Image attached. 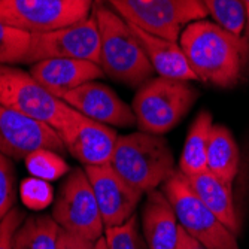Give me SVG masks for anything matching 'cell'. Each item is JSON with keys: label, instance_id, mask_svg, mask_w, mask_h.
Segmentation results:
<instances>
[{"label": "cell", "instance_id": "obj_1", "mask_svg": "<svg viewBox=\"0 0 249 249\" xmlns=\"http://www.w3.org/2000/svg\"><path fill=\"white\" fill-rule=\"evenodd\" d=\"M179 45L198 81L221 88H233L249 60V48L243 37L206 18L185 26Z\"/></svg>", "mask_w": 249, "mask_h": 249}, {"label": "cell", "instance_id": "obj_2", "mask_svg": "<svg viewBox=\"0 0 249 249\" xmlns=\"http://www.w3.org/2000/svg\"><path fill=\"white\" fill-rule=\"evenodd\" d=\"M100 32L99 66L106 76L131 88L149 81L155 71L128 22L106 5H94Z\"/></svg>", "mask_w": 249, "mask_h": 249}, {"label": "cell", "instance_id": "obj_3", "mask_svg": "<svg viewBox=\"0 0 249 249\" xmlns=\"http://www.w3.org/2000/svg\"><path fill=\"white\" fill-rule=\"evenodd\" d=\"M110 166L142 194L161 187L176 172L167 141L161 134L141 130L118 136Z\"/></svg>", "mask_w": 249, "mask_h": 249}, {"label": "cell", "instance_id": "obj_4", "mask_svg": "<svg viewBox=\"0 0 249 249\" xmlns=\"http://www.w3.org/2000/svg\"><path fill=\"white\" fill-rule=\"evenodd\" d=\"M197 97L188 81L151 78L138 88L131 103L136 125L141 131L163 136L184 120Z\"/></svg>", "mask_w": 249, "mask_h": 249}, {"label": "cell", "instance_id": "obj_5", "mask_svg": "<svg viewBox=\"0 0 249 249\" xmlns=\"http://www.w3.org/2000/svg\"><path fill=\"white\" fill-rule=\"evenodd\" d=\"M179 225L208 249H240L237 237L203 203L190 185L188 178L176 170L161 185Z\"/></svg>", "mask_w": 249, "mask_h": 249}, {"label": "cell", "instance_id": "obj_6", "mask_svg": "<svg viewBox=\"0 0 249 249\" xmlns=\"http://www.w3.org/2000/svg\"><path fill=\"white\" fill-rule=\"evenodd\" d=\"M94 5H106L130 24L170 40H178L190 22L209 17L203 0H94Z\"/></svg>", "mask_w": 249, "mask_h": 249}, {"label": "cell", "instance_id": "obj_7", "mask_svg": "<svg viewBox=\"0 0 249 249\" xmlns=\"http://www.w3.org/2000/svg\"><path fill=\"white\" fill-rule=\"evenodd\" d=\"M0 103L58 130L69 118L72 106L51 94L29 72L0 64Z\"/></svg>", "mask_w": 249, "mask_h": 249}, {"label": "cell", "instance_id": "obj_8", "mask_svg": "<svg viewBox=\"0 0 249 249\" xmlns=\"http://www.w3.org/2000/svg\"><path fill=\"white\" fill-rule=\"evenodd\" d=\"M94 0H0V21L29 33L73 26L91 15Z\"/></svg>", "mask_w": 249, "mask_h": 249}, {"label": "cell", "instance_id": "obj_9", "mask_svg": "<svg viewBox=\"0 0 249 249\" xmlns=\"http://www.w3.org/2000/svg\"><path fill=\"white\" fill-rule=\"evenodd\" d=\"M60 229L97 242L105 234V224L94 191L82 169H72L55 198L53 215Z\"/></svg>", "mask_w": 249, "mask_h": 249}, {"label": "cell", "instance_id": "obj_10", "mask_svg": "<svg viewBox=\"0 0 249 249\" xmlns=\"http://www.w3.org/2000/svg\"><path fill=\"white\" fill-rule=\"evenodd\" d=\"M48 58H75L100 61V32L93 11L87 19L58 30L33 33L24 64Z\"/></svg>", "mask_w": 249, "mask_h": 249}, {"label": "cell", "instance_id": "obj_11", "mask_svg": "<svg viewBox=\"0 0 249 249\" xmlns=\"http://www.w3.org/2000/svg\"><path fill=\"white\" fill-rule=\"evenodd\" d=\"M37 149L63 152L64 143L55 128L0 103V152L24 160Z\"/></svg>", "mask_w": 249, "mask_h": 249}, {"label": "cell", "instance_id": "obj_12", "mask_svg": "<svg viewBox=\"0 0 249 249\" xmlns=\"http://www.w3.org/2000/svg\"><path fill=\"white\" fill-rule=\"evenodd\" d=\"M58 134L64 148L84 166L110 164L118 141L114 127L89 120L73 107Z\"/></svg>", "mask_w": 249, "mask_h": 249}, {"label": "cell", "instance_id": "obj_13", "mask_svg": "<svg viewBox=\"0 0 249 249\" xmlns=\"http://www.w3.org/2000/svg\"><path fill=\"white\" fill-rule=\"evenodd\" d=\"M84 170L94 191L105 230L121 225L136 215L143 194L131 187L114 167L110 164L85 166Z\"/></svg>", "mask_w": 249, "mask_h": 249}, {"label": "cell", "instance_id": "obj_14", "mask_svg": "<svg viewBox=\"0 0 249 249\" xmlns=\"http://www.w3.org/2000/svg\"><path fill=\"white\" fill-rule=\"evenodd\" d=\"M61 100L87 118L105 125L118 128L136 125V117L131 106L105 84L96 81L82 84L66 93Z\"/></svg>", "mask_w": 249, "mask_h": 249}, {"label": "cell", "instance_id": "obj_15", "mask_svg": "<svg viewBox=\"0 0 249 249\" xmlns=\"http://www.w3.org/2000/svg\"><path fill=\"white\" fill-rule=\"evenodd\" d=\"M42 87L60 99L82 84L96 81L105 73L97 63L75 58H48L32 64L29 72Z\"/></svg>", "mask_w": 249, "mask_h": 249}, {"label": "cell", "instance_id": "obj_16", "mask_svg": "<svg viewBox=\"0 0 249 249\" xmlns=\"http://www.w3.org/2000/svg\"><path fill=\"white\" fill-rule=\"evenodd\" d=\"M142 234L148 249H176L179 222L161 190L146 194L142 208Z\"/></svg>", "mask_w": 249, "mask_h": 249}, {"label": "cell", "instance_id": "obj_17", "mask_svg": "<svg viewBox=\"0 0 249 249\" xmlns=\"http://www.w3.org/2000/svg\"><path fill=\"white\" fill-rule=\"evenodd\" d=\"M130 27L142 43V47L158 76L188 82L198 81L178 40H170L161 36L152 35L133 24H130Z\"/></svg>", "mask_w": 249, "mask_h": 249}, {"label": "cell", "instance_id": "obj_18", "mask_svg": "<svg viewBox=\"0 0 249 249\" xmlns=\"http://www.w3.org/2000/svg\"><path fill=\"white\" fill-rule=\"evenodd\" d=\"M188 180L198 198L219 218L225 227L237 234L240 230V224L233 201L231 187L224 184L219 178H216L209 170L190 176Z\"/></svg>", "mask_w": 249, "mask_h": 249}, {"label": "cell", "instance_id": "obj_19", "mask_svg": "<svg viewBox=\"0 0 249 249\" xmlns=\"http://www.w3.org/2000/svg\"><path fill=\"white\" fill-rule=\"evenodd\" d=\"M239 164L240 152L233 133L224 124H213L208 143V170L231 187Z\"/></svg>", "mask_w": 249, "mask_h": 249}, {"label": "cell", "instance_id": "obj_20", "mask_svg": "<svg viewBox=\"0 0 249 249\" xmlns=\"http://www.w3.org/2000/svg\"><path fill=\"white\" fill-rule=\"evenodd\" d=\"M212 127L213 118L209 110H200L191 123L178 169L187 178L208 170V143Z\"/></svg>", "mask_w": 249, "mask_h": 249}, {"label": "cell", "instance_id": "obj_21", "mask_svg": "<svg viewBox=\"0 0 249 249\" xmlns=\"http://www.w3.org/2000/svg\"><path fill=\"white\" fill-rule=\"evenodd\" d=\"M60 225L53 216H30L15 234L14 249H57Z\"/></svg>", "mask_w": 249, "mask_h": 249}, {"label": "cell", "instance_id": "obj_22", "mask_svg": "<svg viewBox=\"0 0 249 249\" xmlns=\"http://www.w3.org/2000/svg\"><path fill=\"white\" fill-rule=\"evenodd\" d=\"M208 15L222 29L243 37L248 22L245 0H203Z\"/></svg>", "mask_w": 249, "mask_h": 249}, {"label": "cell", "instance_id": "obj_23", "mask_svg": "<svg viewBox=\"0 0 249 249\" xmlns=\"http://www.w3.org/2000/svg\"><path fill=\"white\" fill-rule=\"evenodd\" d=\"M32 33L0 21V64L24 63L30 48Z\"/></svg>", "mask_w": 249, "mask_h": 249}, {"label": "cell", "instance_id": "obj_24", "mask_svg": "<svg viewBox=\"0 0 249 249\" xmlns=\"http://www.w3.org/2000/svg\"><path fill=\"white\" fill-rule=\"evenodd\" d=\"M26 167L32 176L43 180H58L71 172L60 152L53 149H37L24 158Z\"/></svg>", "mask_w": 249, "mask_h": 249}, {"label": "cell", "instance_id": "obj_25", "mask_svg": "<svg viewBox=\"0 0 249 249\" xmlns=\"http://www.w3.org/2000/svg\"><path fill=\"white\" fill-rule=\"evenodd\" d=\"M107 249H148L143 234H141L138 216L133 215L127 222L105 230Z\"/></svg>", "mask_w": 249, "mask_h": 249}, {"label": "cell", "instance_id": "obj_26", "mask_svg": "<svg viewBox=\"0 0 249 249\" xmlns=\"http://www.w3.org/2000/svg\"><path fill=\"white\" fill-rule=\"evenodd\" d=\"M21 201L27 209L42 211L47 209L54 201V190L48 180H43L35 176H30L21 182L19 187Z\"/></svg>", "mask_w": 249, "mask_h": 249}, {"label": "cell", "instance_id": "obj_27", "mask_svg": "<svg viewBox=\"0 0 249 249\" xmlns=\"http://www.w3.org/2000/svg\"><path fill=\"white\" fill-rule=\"evenodd\" d=\"M15 176L9 158L0 152V221L14 208Z\"/></svg>", "mask_w": 249, "mask_h": 249}, {"label": "cell", "instance_id": "obj_28", "mask_svg": "<svg viewBox=\"0 0 249 249\" xmlns=\"http://www.w3.org/2000/svg\"><path fill=\"white\" fill-rule=\"evenodd\" d=\"M22 222H24V213L17 208H12L0 221V249H14L15 234Z\"/></svg>", "mask_w": 249, "mask_h": 249}, {"label": "cell", "instance_id": "obj_29", "mask_svg": "<svg viewBox=\"0 0 249 249\" xmlns=\"http://www.w3.org/2000/svg\"><path fill=\"white\" fill-rule=\"evenodd\" d=\"M57 249H96V242L60 229Z\"/></svg>", "mask_w": 249, "mask_h": 249}, {"label": "cell", "instance_id": "obj_30", "mask_svg": "<svg viewBox=\"0 0 249 249\" xmlns=\"http://www.w3.org/2000/svg\"><path fill=\"white\" fill-rule=\"evenodd\" d=\"M176 249H208L203 246L200 242H197L194 237H191L182 227L179 225V239H178V246Z\"/></svg>", "mask_w": 249, "mask_h": 249}, {"label": "cell", "instance_id": "obj_31", "mask_svg": "<svg viewBox=\"0 0 249 249\" xmlns=\"http://www.w3.org/2000/svg\"><path fill=\"white\" fill-rule=\"evenodd\" d=\"M245 2H246V11H248V22H246V30L243 35V40L246 42L248 48H249V0H245Z\"/></svg>", "mask_w": 249, "mask_h": 249}, {"label": "cell", "instance_id": "obj_32", "mask_svg": "<svg viewBox=\"0 0 249 249\" xmlns=\"http://www.w3.org/2000/svg\"><path fill=\"white\" fill-rule=\"evenodd\" d=\"M96 249H107V243H106L105 236H102V237L96 242Z\"/></svg>", "mask_w": 249, "mask_h": 249}]
</instances>
